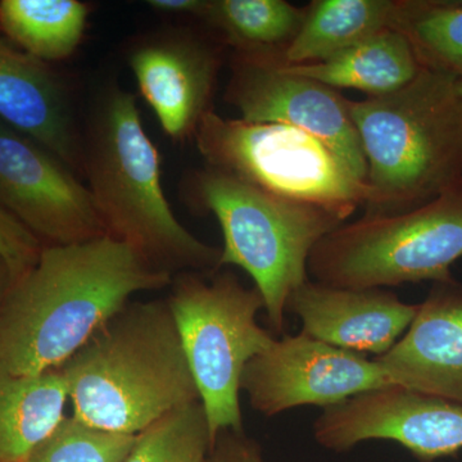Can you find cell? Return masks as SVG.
I'll return each instance as SVG.
<instances>
[{
	"instance_id": "28",
	"label": "cell",
	"mask_w": 462,
	"mask_h": 462,
	"mask_svg": "<svg viewBox=\"0 0 462 462\" xmlns=\"http://www.w3.org/2000/svg\"><path fill=\"white\" fill-rule=\"evenodd\" d=\"M12 282H14V281H12L7 263H5V261L0 256V305H2L5 296H7Z\"/></svg>"
},
{
	"instance_id": "19",
	"label": "cell",
	"mask_w": 462,
	"mask_h": 462,
	"mask_svg": "<svg viewBox=\"0 0 462 462\" xmlns=\"http://www.w3.org/2000/svg\"><path fill=\"white\" fill-rule=\"evenodd\" d=\"M396 0H314L305 23L279 56L285 66L321 62L392 27Z\"/></svg>"
},
{
	"instance_id": "22",
	"label": "cell",
	"mask_w": 462,
	"mask_h": 462,
	"mask_svg": "<svg viewBox=\"0 0 462 462\" xmlns=\"http://www.w3.org/2000/svg\"><path fill=\"white\" fill-rule=\"evenodd\" d=\"M392 29L406 36L422 69L462 79V0H396Z\"/></svg>"
},
{
	"instance_id": "16",
	"label": "cell",
	"mask_w": 462,
	"mask_h": 462,
	"mask_svg": "<svg viewBox=\"0 0 462 462\" xmlns=\"http://www.w3.org/2000/svg\"><path fill=\"white\" fill-rule=\"evenodd\" d=\"M0 121L81 171V132L69 90L48 63L0 38Z\"/></svg>"
},
{
	"instance_id": "9",
	"label": "cell",
	"mask_w": 462,
	"mask_h": 462,
	"mask_svg": "<svg viewBox=\"0 0 462 462\" xmlns=\"http://www.w3.org/2000/svg\"><path fill=\"white\" fill-rule=\"evenodd\" d=\"M279 56L234 51L225 102L245 120L285 124L311 134L366 181V161L349 100L338 90L291 71Z\"/></svg>"
},
{
	"instance_id": "7",
	"label": "cell",
	"mask_w": 462,
	"mask_h": 462,
	"mask_svg": "<svg viewBox=\"0 0 462 462\" xmlns=\"http://www.w3.org/2000/svg\"><path fill=\"white\" fill-rule=\"evenodd\" d=\"M187 355L212 440L224 430H245L240 383L245 366L273 345L257 321L264 309L254 287L229 270L173 276L166 298Z\"/></svg>"
},
{
	"instance_id": "24",
	"label": "cell",
	"mask_w": 462,
	"mask_h": 462,
	"mask_svg": "<svg viewBox=\"0 0 462 462\" xmlns=\"http://www.w3.org/2000/svg\"><path fill=\"white\" fill-rule=\"evenodd\" d=\"M136 436L108 433L65 416L23 462H123Z\"/></svg>"
},
{
	"instance_id": "3",
	"label": "cell",
	"mask_w": 462,
	"mask_h": 462,
	"mask_svg": "<svg viewBox=\"0 0 462 462\" xmlns=\"http://www.w3.org/2000/svg\"><path fill=\"white\" fill-rule=\"evenodd\" d=\"M60 369L72 416L108 433L138 436L200 402L167 300H130Z\"/></svg>"
},
{
	"instance_id": "30",
	"label": "cell",
	"mask_w": 462,
	"mask_h": 462,
	"mask_svg": "<svg viewBox=\"0 0 462 462\" xmlns=\"http://www.w3.org/2000/svg\"><path fill=\"white\" fill-rule=\"evenodd\" d=\"M460 185H461V187H462V181H461V184H460Z\"/></svg>"
},
{
	"instance_id": "2",
	"label": "cell",
	"mask_w": 462,
	"mask_h": 462,
	"mask_svg": "<svg viewBox=\"0 0 462 462\" xmlns=\"http://www.w3.org/2000/svg\"><path fill=\"white\" fill-rule=\"evenodd\" d=\"M81 172L109 238L172 276L220 270L221 248L197 238L173 214L160 153L135 97L118 85L105 88L91 108L81 133Z\"/></svg>"
},
{
	"instance_id": "26",
	"label": "cell",
	"mask_w": 462,
	"mask_h": 462,
	"mask_svg": "<svg viewBox=\"0 0 462 462\" xmlns=\"http://www.w3.org/2000/svg\"><path fill=\"white\" fill-rule=\"evenodd\" d=\"M205 462H263V447L245 430H224Z\"/></svg>"
},
{
	"instance_id": "17",
	"label": "cell",
	"mask_w": 462,
	"mask_h": 462,
	"mask_svg": "<svg viewBox=\"0 0 462 462\" xmlns=\"http://www.w3.org/2000/svg\"><path fill=\"white\" fill-rule=\"evenodd\" d=\"M287 67L336 90L363 91L367 98L402 89L422 69L406 36L392 27L321 62Z\"/></svg>"
},
{
	"instance_id": "29",
	"label": "cell",
	"mask_w": 462,
	"mask_h": 462,
	"mask_svg": "<svg viewBox=\"0 0 462 462\" xmlns=\"http://www.w3.org/2000/svg\"><path fill=\"white\" fill-rule=\"evenodd\" d=\"M456 90L462 98V79H456Z\"/></svg>"
},
{
	"instance_id": "8",
	"label": "cell",
	"mask_w": 462,
	"mask_h": 462,
	"mask_svg": "<svg viewBox=\"0 0 462 462\" xmlns=\"http://www.w3.org/2000/svg\"><path fill=\"white\" fill-rule=\"evenodd\" d=\"M206 166L282 199L321 207L348 220L366 184L324 142L279 123L227 118L214 109L194 134Z\"/></svg>"
},
{
	"instance_id": "15",
	"label": "cell",
	"mask_w": 462,
	"mask_h": 462,
	"mask_svg": "<svg viewBox=\"0 0 462 462\" xmlns=\"http://www.w3.org/2000/svg\"><path fill=\"white\" fill-rule=\"evenodd\" d=\"M375 360L393 384L462 404L460 282H433L402 338Z\"/></svg>"
},
{
	"instance_id": "11",
	"label": "cell",
	"mask_w": 462,
	"mask_h": 462,
	"mask_svg": "<svg viewBox=\"0 0 462 462\" xmlns=\"http://www.w3.org/2000/svg\"><path fill=\"white\" fill-rule=\"evenodd\" d=\"M50 149L0 121V206L42 245L106 236L87 184Z\"/></svg>"
},
{
	"instance_id": "1",
	"label": "cell",
	"mask_w": 462,
	"mask_h": 462,
	"mask_svg": "<svg viewBox=\"0 0 462 462\" xmlns=\"http://www.w3.org/2000/svg\"><path fill=\"white\" fill-rule=\"evenodd\" d=\"M172 279L107 236L42 245L0 305V367L17 375L60 369L134 294Z\"/></svg>"
},
{
	"instance_id": "18",
	"label": "cell",
	"mask_w": 462,
	"mask_h": 462,
	"mask_svg": "<svg viewBox=\"0 0 462 462\" xmlns=\"http://www.w3.org/2000/svg\"><path fill=\"white\" fill-rule=\"evenodd\" d=\"M60 369L17 375L0 367V462H23L65 419Z\"/></svg>"
},
{
	"instance_id": "21",
	"label": "cell",
	"mask_w": 462,
	"mask_h": 462,
	"mask_svg": "<svg viewBox=\"0 0 462 462\" xmlns=\"http://www.w3.org/2000/svg\"><path fill=\"white\" fill-rule=\"evenodd\" d=\"M306 7L285 0H207L200 20L234 51L282 54L305 23Z\"/></svg>"
},
{
	"instance_id": "27",
	"label": "cell",
	"mask_w": 462,
	"mask_h": 462,
	"mask_svg": "<svg viewBox=\"0 0 462 462\" xmlns=\"http://www.w3.org/2000/svg\"><path fill=\"white\" fill-rule=\"evenodd\" d=\"M149 8L166 16L202 17L207 0H149Z\"/></svg>"
},
{
	"instance_id": "25",
	"label": "cell",
	"mask_w": 462,
	"mask_h": 462,
	"mask_svg": "<svg viewBox=\"0 0 462 462\" xmlns=\"http://www.w3.org/2000/svg\"><path fill=\"white\" fill-rule=\"evenodd\" d=\"M42 245L14 216L0 206V256L16 282L36 263Z\"/></svg>"
},
{
	"instance_id": "23",
	"label": "cell",
	"mask_w": 462,
	"mask_h": 462,
	"mask_svg": "<svg viewBox=\"0 0 462 462\" xmlns=\"http://www.w3.org/2000/svg\"><path fill=\"white\" fill-rule=\"evenodd\" d=\"M214 447L202 403L173 410L134 440L123 462H205Z\"/></svg>"
},
{
	"instance_id": "20",
	"label": "cell",
	"mask_w": 462,
	"mask_h": 462,
	"mask_svg": "<svg viewBox=\"0 0 462 462\" xmlns=\"http://www.w3.org/2000/svg\"><path fill=\"white\" fill-rule=\"evenodd\" d=\"M89 14L79 0H2L0 27L29 56L58 62L80 47Z\"/></svg>"
},
{
	"instance_id": "4",
	"label": "cell",
	"mask_w": 462,
	"mask_h": 462,
	"mask_svg": "<svg viewBox=\"0 0 462 462\" xmlns=\"http://www.w3.org/2000/svg\"><path fill=\"white\" fill-rule=\"evenodd\" d=\"M349 114L366 161L365 216L411 211L460 187L456 78L421 69L394 93L349 100Z\"/></svg>"
},
{
	"instance_id": "10",
	"label": "cell",
	"mask_w": 462,
	"mask_h": 462,
	"mask_svg": "<svg viewBox=\"0 0 462 462\" xmlns=\"http://www.w3.org/2000/svg\"><path fill=\"white\" fill-rule=\"evenodd\" d=\"M378 361L307 336L275 339L245 366L240 388L266 418L302 406L322 409L364 392L388 387Z\"/></svg>"
},
{
	"instance_id": "13",
	"label": "cell",
	"mask_w": 462,
	"mask_h": 462,
	"mask_svg": "<svg viewBox=\"0 0 462 462\" xmlns=\"http://www.w3.org/2000/svg\"><path fill=\"white\" fill-rule=\"evenodd\" d=\"M127 60L166 135L175 142L193 138L212 109L223 66L221 45L193 30H166L139 42Z\"/></svg>"
},
{
	"instance_id": "14",
	"label": "cell",
	"mask_w": 462,
	"mask_h": 462,
	"mask_svg": "<svg viewBox=\"0 0 462 462\" xmlns=\"http://www.w3.org/2000/svg\"><path fill=\"white\" fill-rule=\"evenodd\" d=\"M418 310L384 288H338L311 279L293 291L287 305V314L300 319L307 336L376 358L402 338Z\"/></svg>"
},
{
	"instance_id": "12",
	"label": "cell",
	"mask_w": 462,
	"mask_h": 462,
	"mask_svg": "<svg viewBox=\"0 0 462 462\" xmlns=\"http://www.w3.org/2000/svg\"><path fill=\"white\" fill-rule=\"evenodd\" d=\"M314 438L334 452L392 440L416 460L434 462L462 449V404L392 384L322 410Z\"/></svg>"
},
{
	"instance_id": "5",
	"label": "cell",
	"mask_w": 462,
	"mask_h": 462,
	"mask_svg": "<svg viewBox=\"0 0 462 462\" xmlns=\"http://www.w3.org/2000/svg\"><path fill=\"white\" fill-rule=\"evenodd\" d=\"M184 194L197 211L211 212L220 224V269L231 264L251 276L270 327L282 333L289 298L310 279L312 251L346 224L345 218L273 196L206 165L185 180Z\"/></svg>"
},
{
	"instance_id": "6",
	"label": "cell",
	"mask_w": 462,
	"mask_h": 462,
	"mask_svg": "<svg viewBox=\"0 0 462 462\" xmlns=\"http://www.w3.org/2000/svg\"><path fill=\"white\" fill-rule=\"evenodd\" d=\"M461 257L460 185L411 211L340 225L316 245L307 272L333 287H398L454 281L451 266Z\"/></svg>"
}]
</instances>
